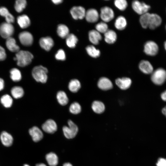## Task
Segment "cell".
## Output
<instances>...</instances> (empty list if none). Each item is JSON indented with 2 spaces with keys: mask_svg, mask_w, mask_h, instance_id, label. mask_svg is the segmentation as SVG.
Returning <instances> with one entry per match:
<instances>
[{
  "mask_svg": "<svg viewBox=\"0 0 166 166\" xmlns=\"http://www.w3.org/2000/svg\"><path fill=\"white\" fill-rule=\"evenodd\" d=\"M14 32V28L12 24L6 22L0 25V35L4 38L7 39L11 37Z\"/></svg>",
  "mask_w": 166,
  "mask_h": 166,
  "instance_id": "cell-5",
  "label": "cell"
},
{
  "mask_svg": "<svg viewBox=\"0 0 166 166\" xmlns=\"http://www.w3.org/2000/svg\"><path fill=\"white\" fill-rule=\"evenodd\" d=\"M5 18L7 23L11 24L14 22V16L10 13Z\"/></svg>",
  "mask_w": 166,
  "mask_h": 166,
  "instance_id": "cell-41",
  "label": "cell"
},
{
  "mask_svg": "<svg viewBox=\"0 0 166 166\" xmlns=\"http://www.w3.org/2000/svg\"><path fill=\"white\" fill-rule=\"evenodd\" d=\"M42 129L45 132L49 133H53L57 130V126L55 122L49 119L47 120L42 125Z\"/></svg>",
  "mask_w": 166,
  "mask_h": 166,
  "instance_id": "cell-11",
  "label": "cell"
},
{
  "mask_svg": "<svg viewBox=\"0 0 166 166\" xmlns=\"http://www.w3.org/2000/svg\"><path fill=\"white\" fill-rule=\"evenodd\" d=\"M104 34V40L107 43L113 44L116 42L117 38V34L113 30L108 29Z\"/></svg>",
  "mask_w": 166,
  "mask_h": 166,
  "instance_id": "cell-20",
  "label": "cell"
},
{
  "mask_svg": "<svg viewBox=\"0 0 166 166\" xmlns=\"http://www.w3.org/2000/svg\"><path fill=\"white\" fill-rule=\"evenodd\" d=\"M40 46L46 51L49 50L54 45V42L52 38L49 37L41 38L39 40Z\"/></svg>",
  "mask_w": 166,
  "mask_h": 166,
  "instance_id": "cell-16",
  "label": "cell"
},
{
  "mask_svg": "<svg viewBox=\"0 0 166 166\" xmlns=\"http://www.w3.org/2000/svg\"><path fill=\"white\" fill-rule=\"evenodd\" d=\"M81 110L80 104L77 102L72 103L69 107L70 112L74 114H77L80 113Z\"/></svg>",
  "mask_w": 166,
  "mask_h": 166,
  "instance_id": "cell-36",
  "label": "cell"
},
{
  "mask_svg": "<svg viewBox=\"0 0 166 166\" xmlns=\"http://www.w3.org/2000/svg\"><path fill=\"white\" fill-rule=\"evenodd\" d=\"M17 22L22 28L28 27L30 25V21L29 17L26 15L23 14L18 17Z\"/></svg>",
  "mask_w": 166,
  "mask_h": 166,
  "instance_id": "cell-24",
  "label": "cell"
},
{
  "mask_svg": "<svg viewBox=\"0 0 166 166\" xmlns=\"http://www.w3.org/2000/svg\"><path fill=\"white\" fill-rule=\"evenodd\" d=\"M127 25V20L125 18L122 16L118 17L115 21V27L119 30H124L126 27Z\"/></svg>",
  "mask_w": 166,
  "mask_h": 166,
  "instance_id": "cell-23",
  "label": "cell"
},
{
  "mask_svg": "<svg viewBox=\"0 0 166 166\" xmlns=\"http://www.w3.org/2000/svg\"><path fill=\"white\" fill-rule=\"evenodd\" d=\"M63 166H73L72 165L69 163H65L63 165Z\"/></svg>",
  "mask_w": 166,
  "mask_h": 166,
  "instance_id": "cell-49",
  "label": "cell"
},
{
  "mask_svg": "<svg viewBox=\"0 0 166 166\" xmlns=\"http://www.w3.org/2000/svg\"><path fill=\"white\" fill-rule=\"evenodd\" d=\"M57 98L59 103L61 105L64 106L69 102V99L65 93L62 91H58L57 94Z\"/></svg>",
  "mask_w": 166,
  "mask_h": 166,
  "instance_id": "cell-27",
  "label": "cell"
},
{
  "mask_svg": "<svg viewBox=\"0 0 166 166\" xmlns=\"http://www.w3.org/2000/svg\"><path fill=\"white\" fill-rule=\"evenodd\" d=\"M18 38L21 43L24 46H30L33 42V37L29 32L24 31L21 32L19 34Z\"/></svg>",
  "mask_w": 166,
  "mask_h": 166,
  "instance_id": "cell-9",
  "label": "cell"
},
{
  "mask_svg": "<svg viewBox=\"0 0 166 166\" xmlns=\"http://www.w3.org/2000/svg\"><path fill=\"white\" fill-rule=\"evenodd\" d=\"M27 4L25 0H17L16 1L14 8L16 11L20 13L25 8Z\"/></svg>",
  "mask_w": 166,
  "mask_h": 166,
  "instance_id": "cell-37",
  "label": "cell"
},
{
  "mask_svg": "<svg viewBox=\"0 0 166 166\" xmlns=\"http://www.w3.org/2000/svg\"><path fill=\"white\" fill-rule=\"evenodd\" d=\"M9 12L8 10L5 7H0V15L5 17Z\"/></svg>",
  "mask_w": 166,
  "mask_h": 166,
  "instance_id": "cell-43",
  "label": "cell"
},
{
  "mask_svg": "<svg viewBox=\"0 0 166 166\" xmlns=\"http://www.w3.org/2000/svg\"><path fill=\"white\" fill-rule=\"evenodd\" d=\"M1 102L5 107L9 108L12 104L13 100L10 95L6 94L2 97L1 98Z\"/></svg>",
  "mask_w": 166,
  "mask_h": 166,
  "instance_id": "cell-35",
  "label": "cell"
},
{
  "mask_svg": "<svg viewBox=\"0 0 166 166\" xmlns=\"http://www.w3.org/2000/svg\"><path fill=\"white\" fill-rule=\"evenodd\" d=\"M29 133L33 140L35 142L39 141L43 137L42 132L36 126H34L30 128L29 130Z\"/></svg>",
  "mask_w": 166,
  "mask_h": 166,
  "instance_id": "cell-14",
  "label": "cell"
},
{
  "mask_svg": "<svg viewBox=\"0 0 166 166\" xmlns=\"http://www.w3.org/2000/svg\"><path fill=\"white\" fill-rule=\"evenodd\" d=\"M0 138L2 143L4 146L9 147L12 144L13 137L7 132L5 131L2 132L1 134Z\"/></svg>",
  "mask_w": 166,
  "mask_h": 166,
  "instance_id": "cell-21",
  "label": "cell"
},
{
  "mask_svg": "<svg viewBox=\"0 0 166 166\" xmlns=\"http://www.w3.org/2000/svg\"><path fill=\"white\" fill-rule=\"evenodd\" d=\"M132 7L136 13L140 15L147 13L150 8L149 5L138 0H134L132 2Z\"/></svg>",
  "mask_w": 166,
  "mask_h": 166,
  "instance_id": "cell-6",
  "label": "cell"
},
{
  "mask_svg": "<svg viewBox=\"0 0 166 166\" xmlns=\"http://www.w3.org/2000/svg\"><path fill=\"white\" fill-rule=\"evenodd\" d=\"M100 17L103 22H108L111 21L114 17V13L110 7L105 6L101 8Z\"/></svg>",
  "mask_w": 166,
  "mask_h": 166,
  "instance_id": "cell-7",
  "label": "cell"
},
{
  "mask_svg": "<svg viewBox=\"0 0 166 166\" xmlns=\"http://www.w3.org/2000/svg\"><path fill=\"white\" fill-rule=\"evenodd\" d=\"M57 32L58 35L62 38H66L69 34L68 27L64 24H60L58 26Z\"/></svg>",
  "mask_w": 166,
  "mask_h": 166,
  "instance_id": "cell-29",
  "label": "cell"
},
{
  "mask_svg": "<svg viewBox=\"0 0 166 166\" xmlns=\"http://www.w3.org/2000/svg\"><path fill=\"white\" fill-rule=\"evenodd\" d=\"M158 50L159 48L157 45L153 41H148L144 45V52L148 55L155 56L157 54Z\"/></svg>",
  "mask_w": 166,
  "mask_h": 166,
  "instance_id": "cell-8",
  "label": "cell"
},
{
  "mask_svg": "<svg viewBox=\"0 0 166 166\" xmlns=\"http://www.w3.org/2000/svg\"><path fill=\"white\" fill-rule=\"evenodd\" d=\"M33 58V56L30 52L22 50L16 53L14 59L17 61V64L18 66L25 67L31 63Z\"/></svg>",
  "mask_w": 166,
  "mask_h": 166,
  "instance_id": "cell-1",
  "label": "cell"
},
{
  "mask_svg": "<svg viewBox=\"0 0 166 166\" xmlns=\"http://www.w3.org/2000/svg\"><path fill=\"white\" fill-rule=\"evenodd\" d=\"M157 166H166V159L164 158H160L156 163Z\"/></svg>",
  "mask_w": 166,
  "mask_h": 166,
  "instance_id": "cell-44",
  "label": "cell"
},
{
  "mask_svg": "<svg viewBox=\"0 0 166 166\" xmlns=\"http://www.w3.org/2000/svg\"></svg>",
  "mask_w": 166,
  "mask_h": 166,
  "instance_id": "cell-53",
  "label": "cell"
},
{
  "mask_svg": "<svg viewBox=\"0 0 166 166\" xmlns=\"http://www.w3.org/2000/svg\"><path fill=\"white\" fill-rule=\"evenodd\" d=\"M66 38V43L69 47L73 48L76 46L78 39L75 35L72 34H69Z\"/></svg>",
  "mask_w": 166,
  "mask_h": 166,
  "instance_id": "cell-32",
  "label": "cell"
},
{
  "mask_svg": "<svg viewBox=\"0 0 166 166\" xmlns=\"http://www.w3.org/2000/svg\"><path fill=\"white\" fill-rule=\"evenodd\" d=\"M114 3L115 6L121 11L125 10L128 5V2L125 0H115Z\"/></svg>",
  "mask_w": 166,
  "mask_h": 166,
  "instance_id": "cell-38",
  "label": "cell"
},
{
  "mask_svg": "<svg viewBox=\"0 0 166 166\" xmlns=\"http://www.w3.org/2000/svg\"><path fill=\"white\" fill-rule=\"evenodd\" d=\"M151 79L156 85H162L166 81V71L162 68L157 69L152 73Z\"/></svg>",
  "mask_w": 166,
  "mask_h": 166,
  "instance_id": "cell-3",
  "label": "cell"
},
{
  "mask_svg": "<svg viewBox=\"0 0 166 166\" xmlns=\"http://www.w3.org/2000/svg\"><path fill=\"white\" fill-rule=\"evenodd\" d=\"M99 17L97 11L95 9L91 8L86 12L85 18L88 22L94 23L97 21Z\"/></svg>",
  "mask_w": 166,
  "mask_h": 166,
  "instance_id": "cell-12",
  "label": "cell"
},
{
  "mask_svg": "<svg viewBox=\"0 0 166 166\" xmlns=\"http://www.w3.org/2000/svg\"><path fill=\"white\" fill-rule=\"evenodd\" d=\"M151 14L147 12L141 15L139 21L142 27L144 29L148 27Z\"/></svg>",
  "mask_w": 166,
  "mask_h": 166,
  "instance_id": "cell-31",
  "label": "cell"
},
{
  "mask_svg": "<svg viewBox=\"0 0 166 166\" xmlns=\"http://www.w3.org/2000/svg\"><path fill=\"white\" fill-rule=\"evenodd\" d=\"M86 11L85 8L81 6L73 7L70 12L73 18L75 19H82L85 17Z\"/></svg>",
  "mask_w": 166,
  "mask_h": 166,
  "instance_id": "cell-10",
  "label": "cell"
},
{
  "mask_svg": "<svg viewBox=\"0 0 166 166\" xmlns=\"http://www.w3.org/2000/svg\"><path fill=\"white\" fill-rule=\"evenodd\" d=\"M11 93L13 97L18 99L22 97L24 94V91L22 87L20 86H14L11 90Z\"/></svg>",
  "mask_w": 166,
  "mask_h": 166,
  "instance_id": "cell-33",
  "label": "cell"
},
{
  "mask_svg": "<svg viewBox=\"0 0 166 166\" xmlns=\"http://www.w3.org/2000/svg\"><path fill=\"white\" fill-rule=\"evenodd\" d=\"M36 166H46V165L43 163H40L37 164Z\"/></svg>",
  "mask_w": 166,
  "mask_h": 166,
  "instance_id": "cell-50",
  "label": "cell"
},
{
  "mask_svg": "<svg viewBox=\"0 0 166 166\" xmlns=\"http://www.w3.org/2000/svg\"><path fill=\"white\" fill-rule=\"evenodd\" d=\"M46 160L50 166H56L58 163L57 155L54 153L51 152L47 154L45 156Z\"/></svg>",
  "mask_w": 166,
  "mask_h": 166,
  "instance_id": "cell-28",
  "label": "cell"
},
{
  "mask_svg": "<svg viewBox=\"0 0 166 166\" xmlns=\"http://www.w3.org/2000/svg\"><path fill=\"white\" fill-rule=\"evenodd\" d=\"M162 112L163 114L166 117V106L162 109Z\"/></svg>",
  "mask_w": 166,
  "mask_h": 166,
  "instance_id": "cell-48",
  "label": "cell"
},
{
  "mask_svg": "<svg viewBox=\"0 0 166 166\" xmlns=\"http://www.w3.org/2000/svg\"><path fill=\"white\" fill-rule=\"evenodd\" d=\"M52 2L54 4H59L61 3L62 0H52Z\"/></svg>",
  "mask_w": 166,
  "mask_h": 166,
  "instance_id": "cell-47",
  "label": "cell"
},
{
  "mask_svg": "<svg viewBox=\"0 0 166 166\" xmlns=\"http://www.w3.org/2000/svg\"><path fill=\"white\" fill-rule=\"evenodd\" d=\"M4 81L2 78H0V91L4 88Z\"/></svg>",
  "mask_w": 166,
  "mask_h": 166,
  "instance_id": "cell-46",
  "label": "cell"
},
{
  "mask_svg": "<svg viewBox=\"0 0 166 166\" xmlns=\"http://www.w3.org/2000/svg\"><path fill=\"white\" fill-rule=\"evenodd\" d=\"M86 50L88 54L91 57L93 58H97L101 54L100 50L96 48L93 45H89L86 48Z\"/></svg>",
  "mask_w": 166,
  "mask_h": 166,
  "instance_id": "cell-30",
  "label": "cell"
},
{
  "mask_svg": "<svg viewBox=\"0 0 166 166\" xmlns=\"http://www.w3.org/2000/svg\"><path fill=\"white\" fill-rule=\"evenodd\" d=\"M108 26L106 22H100L96 24V30L100 33H105L108 30Z\"/></svg>",
  "mask_w": 166,
  "mask_h": 166,
  "instance_id": "cell-39",
  "label": "cell"
},
{
  "mask_svg": "<svg viewBox=\"0 0 166 166\" xmlns=\"http://www.w3.org/2000/svg\"><path fill=\"white\" fill-rule=\"evenodd\" d=\"M68 89L72 92H77L81 87V84L79 81L77 79L71 80L68 84Z\"/></svg>",
  "mask_w": 166,
  "mask_h": 166,
  "instance_id": "cell-26",
  "label": "cell"
},
{
  "mask_svg": "<svg viewBox=\"0 0 166 166\" xmlns=\"http://www.w3.org/2000/svg\"><path fill=\"white\" fill-rule=\"evenodd\" d=\"M10 77L14 81H18L22 78L21 73L20 71L18 69H12L10 71Z\"/></svg>",
  "mask_w": 166,
  "mask_h": 166,
  "instance_id": "cell-34",
  "label": "cell"
},
{
  "mask_svg": "<svg viewBox=\"0 0 166 166\" xmlns=\"http://www.w3.org/2000/svg\"><path fill=\"white\" fill-rule=\"evenodd\" d=\"M68 126H64L62 130L65 136L69 139L74 138L77 133L78 128L77 126L71 120L68 122Z\"/></svg>",
  "mask_w": 166,
  "mask_h": 166,
  "instance_id": "cell-4",
  "label": "cell"
},
{
  "mask_svg": "<svg viewBox=\"0 0 166 166\" xmlns=\"http://www.w3.org/2000/svg\"><path fill=\"white\" fill-rule=\"evenodd\" d=\"M162 22V19L158 15L156 14H151L148 27L154 30L160 26Z\"/></svg>",
  "mask_w": 166,
  "mask_h": 166,
  "instance_id": "cell-13",
  "label": "cell"
},
{
  "mask_svg": "<svg viewBox=\"0 0 166 166\" xmlns=\"http://www.w3.org/2000/svg\"><path fill=\"white\" fill-rule=\"evenodd\" d=\"M89 38L90 42L93 44L97 45L102 39L101 33L96 30H92L89 33Z\"/></svg>",
  "mask_w": 166,
  "mask_h": 166,
  "instance_id": "cell-19",
  "label": "cell"
},
{
  "mask_svg": "<svg viewBox=\"0 0 166 166\" xmlns=\"http://www.w3.org/2000/svg\"><path fill=\"white\" fill-rule=\"evenodd\" d=\"M97 86L100 89L104 90L110 89L113 87L111 81L105 77H102L99 79Z\"/></svg>",
  "mask_w": 166,
  "mask_h": 166,
  "instance_id": "cell-18",
  "label": "cell"
},
{
  "mask_svg": "<svg viewBox=\"0 0 166 166\" xmlns=\"http://www.w3.org/2000/svg\"><path fill=\"white\" fill-rule=\"evenodd\" d=\"M161 97L163 101H166V90L162 93Z\"/></svg>",
  "mask_w": 166,
  "mask_h": 166,
  "instance_id": "cell-45",
  "label": "cell"
},
{
  "mask_svg": "<svg viewBox=\"0 0 166 166\" xmlns=\"http://www.w3.org/2000/svg\"><path fill=\"white\" fill-rule=\"evenodd\" d=\"M6 45L8 49L12 52L17 53L20 50V48L17 45L15 39L12 37L6 39Z\"/></svg>",
  "mask_w": 166,
  "mask_h": 166,
  "instance_id": "cell-22",
  "label": "cell"
},
{
  "mask_svg": "<svg viewBox=\"0 0 166 166\" xmlns=\"http://www.w3.org/2000/svg\"><path fill=\"white\" fill-rule=\"evenodd\" d=\"M55 57L56 59L59 60H65L66 56L64 51L61 49L59 50L55 55Z\"/></svg>",
  "mask_w": 166,
  "mask_h": 166,
  "instance_id": "cell-40",
  "label": "cell"
},
{
  "mask_svg": "<svg viewBox=\"0 0 166 166\" xmlns=\"http://www.w3.org/2000/svg\"><path fill=\"white\" fill-rule=\"evenodd\" d=\"M48 72V69L46 67L42 65H38L33 68L32 74L37 81L44 83L47 81Z\"/></svg>",
  "mask_w": 166,
  "mask_h": 166,
  "instance_id": "cell-2",
  "label": "cell"
},
{
  "mask_svg": "<svg viewBox=\"0 0 166 166\" xmlns=\"http://www.w3.org/2000/svg\"><path fill=\"white\" fill-rule=\"evenodd\" d=\"M6 56V54L4 49L0 45V61L4 60Z\"/></svg>",
  "mask_w": 166,
  "mask_h": 166,
  "instance_id": "cell-42",
  "label": "cell"
},
{
  "mask_svg": "<svg viewBox=\"0 0 166 166\" xmlns=\"http://www.w3.org/2000/svg\"><path fill=\"white\" fill-rule=\"evenodd\" d=\"M115 83L121 89L126 90L130 86L132 81L128 77H124L116 79Z\"/></svg>",
  "mask_w": 166,
  "mask_h": 166,
  "instance_id": "cell-15",
  "label": "cell"
},
{
  "mask_svg": "<svg viewBox=\"0 0 166 166\" xmlns=\"http://www.w3.org/2000/svg\"><path fill=\"white\" fill-rule=\"evenodd\" d=\"M105 108L104 104L100 101H95L92 104V108L93 111L97 113H101L103 112Z\"/></svg>",
  "mask_w": 166,
  "mask_h": 166,
  "instance_id": "cell-25",
  "label": "cell"
},
{
  "mask_svg": "<svg viewBox=\"0 0 166 166\" xmlns=\"http://www.w3.org/2000/svg\"><path fill=\"white\" fill-rule=\"evenodd\" d=\"M23 166H30V165L27 164H25Z\"/></svg>",
  "mask_w": 166,
  "mask_h": 166,
  "instance_id": "cell-52",
  "label": "cell"
},
{
  "mask_svg": "<svg viewBox=\"0 0 166 166\" xmlns=\"http://www.w3.org/2000/svg\"><path fill=\"white\" fill-rule=\"evenodd\" d=\"M139 68L142 72L146 74L151 73L153 71L152 66L149 61L147 60L141 61L139 65Z\"/></svg>",
  "mask_w": 166,
  "mask_h": 166,
  "instance_id": "cell-17",
  "label": "cell"
},
{
  "mask_svg": "<svg viewBox=\"0 0 166 166\" xmlns=\"http://www.w3.org/2000/svg\"><path fill=\"white\" fill-rule=\"evenodd\" d=\"M164 47L165 49L166 50V41L164 42Z\"/></svg>",
  "mask_w": 166,
  "mask_h": 166,
  "instance_id": "cell-51",
  "label": "cell"
}]
</instances>
